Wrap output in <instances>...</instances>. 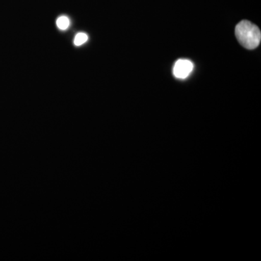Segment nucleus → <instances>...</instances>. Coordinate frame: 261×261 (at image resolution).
Returning <instances> with one entry per match:
<instances>
[{
  "mask_svg": "<svg viewBox=\"0 0 261 261\" xmlns=\"http://www.w3.org/2000/svg\"><path fill=\"white\" fill-rule=\"evenodd\" d=\"M235 35L240 44L247 49H255L260 44V29L248 20H243L237 25Z\"/></svg>",
  "mask_w": 261,
  "mask_h": 261,
  "instance_id": "nucleus-1",
  "label": "nucleus"
},
{
  "mask_svg": "<svg viewBox=\"0 0 261 261\" xmlns=\"http://www.w3.org/2000/svg\"><path fill=\"white\" fill-rule=\"evenodd\" d=\"M194 65L189 60L180 59L176 62L173 67V75L180 80L187 78L193 70Z\"/></svg>",
  "mask_w": 261,
  "mask_h": 261,
  "instance_id": "nucleus-2",
  "label": "nucleus"
},
{
  "mask_svg": "<svg viewBox=\"0 0 261 261\" xmlns=\"http://www.w3.org/2000/svg\"><path fill=\"white\" fill-rule=\"evenodd\" d=\"M57 27L61 31H65L68 29L70 25L69 18L65 15L59 17L56 21Z\"/></svg>",
  "mask_w": 261,
  "mask_h": 261,
  "instance_id": "nucleus-3",
  "label": "nucleus"
},
{
  "mask_svg": "<svg viewBox=\"0 0 261 261\" xmlns=\"http://www.w3.org/2000/svg\"><path fill=\"white\" fill-rule=\"evenodd\" d=\"M88 35H87V34L80 32L75 36L73 43H74L75 46L80 47V46L83 45L84 44H85V43L87 42V40H88Z\"/></svg>",
  "mask_w": 261,
  "mask_h": 261,
  "instance_id": "nucleus-4",
  "label": "nucleus"
}]
</instances>
